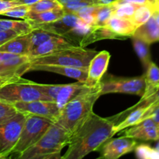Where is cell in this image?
I'll use <instances>...</instances> for the list:
<instances>
[{"mask_svg": "<svg viewBox=\"0 0 159 159\" xmlns=\"http://www.w3.org/2000/svg\"><path fill=\"white\" fill-rule=\"evenodd\" d=\"M33 26L26 20H12L0 19V31H9L20 34L30 33L33 30Z\"/></svg>", "mask_w": 159, "mask_h": 159, "instance_id": "obj_24", "label": "cell"}, {"mask_svg": "<svg viewBox=\"0 0 159 159\" xmlns=\"http://www.w3.org/2000/svg\"><path fill=\"white\" fill-rule=\"evenodd\" d=\"M84 23L82 20L74 13H65L61 18L44 24H39L33 26V29L40 28L57 35L66 37L78 26Z\"/></svg>", "mask_w": 159, "mask_h": 159, "instance_id": "obj_13", "label": "cell"}, {"mask_svg": "<svg viewBox=\"0 0 159 159\" xmlns=\"http://www.w3.org/2000/svg\"><path fill=\"white\" fill-rule=\"evenodd\" d=\"M154 11H155V6L152 3L148 2L139 5L130 18V20L137 27H138L145 23L152 16Z\"/></svg>", "mask_w": 159, "mask_h": 159, "instance_id": "obj_25", "label": "cell"}, {"mask_svg": "<svg viewBox=\"0 0 159 159\" xmlns=\"http://www.w3.org/2000/svg\"><path fill=\"white\" fill-rule=\"evenodd\" d=\"M94 1H96L97 3H99V4H101L100 2H99V0H94Z\"/></svg>", "mask_w": 159, "mask_h": 159, "instance_id": "obj_46", "label": "cell"}, {"mask_svg": "<svg viewBox=\"0 0 159 159\" xmlns=\"http://www.w3.org/2000/svg\"><path fill=\"white\" fill-rule=\"evenodd\" d=\"M19 112L13 104L0 100V124L9 120Z\"/></svg>", "mask_w": 159, "mask_h": 159, "instance_id": "obj_33", "label": "cell"}, {"mask_svg": "<svg viewBox=\"0 0 159 159\" xmlns=\"http://www.w3.org/2000/svg\"><path fill=\"white\" fill-rule=\"evenodd\" d=\"M40 1V0H16V2L18 5H30L34 4V3Z\"/></svg>", "mask_w": 159, "mask_h": 159, "instance_id": "obj_40", "label": "cell"}, {"mask_svg": "<svg viewBox=\"0 0 159 159\" xmlns=\"http://www.w3.org/2000/svg\"><path fill=\"white\" fill-rule=\"evenodd\" d=\"M31 71H43L48 72H53L56 74L62 75L66 77L71 78L78 80L79 82H85L86 80L88 69L85 68H74V67L61 66V65H29L27 72Z\"/></svg>", "mask_w": 159, "mask_h": 159, "instance_id": "obj_16", "label": "cell"}, {"mask_svg": "<svg viewBox=\"0 0 159 159\" xmlns=\"http://www.w3.org/2000/svg\"><path fill=\"white\" fill-rule=\"evenodd\" d=\"M0 159H2V156H1V155H0Z\"/></svg>", "mask_w": 159, "mask_h": 159, "instance_id": "obj_48", "label": "cell"}, {"mask_svg": "<svg viewBox=\"0 0 159 159\" xmlns=\"http://www.w3.org/2000/svg\"><path fill=\"white\" fill-rule=\"evenodd\" d=\"M114 123L110 118H103L91 112L70 135L68 150L62 159H82L112 138Z\"/></svg>", "mask_w": 159, "mask_h": 159, "instance_id": "obj_1", "label": "cell"}, {"mask_svg": "<svg viewBox=\"0 0 159 159\" xmlns=\"http://www.w3.org/2000/svg\"><path fill=\"white\" fill-rule=\"evenodd\" d=\"M99 83L101 96L109 93H125L142 96L145 90V75L133 78L108 75Z\"/></svg>", "mask_w": 159, "mask_h": 159, "instance_id": "obj_7", "label": "cell"}, {"mask_svg": "<svg viewBox=\"0 0 159 159\" xmlns=\"http://www.w3.org/2000/svg\"><path fill=\"white\" fill-rule=\"evenodd\" d=\"M70 134L53 123L36 144L17 157L20 159H58L61 152L68 145Z\"/></svg>", "mask_w": 159, "mask_h": 159, "instance_id": "obj_3", "label": "cell"}, {"mask_svg": "<svg viewBox=\"0 0 159 159\" xmlns=\"http://www.w3.org/2000/svg\"><path fill=\"white\" fill-rule=\"evenodd\" d=\"M131 38L133 40V46L134 51H136L137 54L139 57L141 61L142 62L144 67L147 68L150 62L152 61L150 49H149L150 44L141 40V39L137 38V37H132Z\"/></svg>", "mask_w": 159, "mask_h": 159, "instance_id": "obj_27", "label": "cell"}, {"mask_svg": "<svg viewBox=\"0 0 159 159\" xmlns=\"http://www.w3.org/2000/svg\"><path fill=\"white\" fill-rule=\"evenodd\" d=\"M19 79H17V80H19ZM17 80H12V79H3V78H0V88H1L2 86H3L4 85H6V84L9 83V82H15V81H17Z\"/></svg>", "mask_w": 159, "mask_h": 159, "instance_id": "obj_42", "label": "cell"}, {"mask_svg": "<svg viewBox=\"0 0 159 159\" xmlns=\"http://www.w3.org/2000/svg\"><path fill=\"white\" fill-rule=\"evenodd\" d=\"M58 36L60 35L53 34L49 31L40 29V28L34 29L30 32V51L38 47L43 42L47 41L51 38H54V37H58Z\"/></svg>", "mask_w": 159, "mask_h": 159, "instance_id": "obj_28", "label": "cell"}, {"mask_svg": "<svg viewBox=\"0 0 159 159\" xmlns=\"http://www.w3.org/2000/svg\"><path fill=\"white\" fill-rule=\"evenodd\" d=\"M18 6L16 1H6V0H0V15L3 13L5 11L8 10L13 6Z\"/></svg>", "mask_w": 159, "mask_h": 159, "instance_id": "obj_36", "label": "cell"}, {"mask_svg": "<svg viewBox=\"0 0 159 159\" xmlns=\"http://www.w3.org/2000/svg\"><path fill=\"white\" fill-rule=\"evenodd\" d=\"M6 1H16V0H6Z\"/></svg>", "mask_w": 159, "mask_h": 159, "instance_id": "obj_47", "label": "cell"}, {"mask_svg": "<svg viewBox=\"0 0 159 159\" xmlns=\"http://www.w3.org/2000/svg\"><path fill=\"white\" fill-rule=\"evenodd\" d=\"M158 142L157 143L156 146H155V149H157V150H158L159 152V140H158Z\"/></svg>", "mask_w": 159, "mask_h": 159, "instance_id": "obj_45", "label": "cell"}, {"mask_svg": "<svg viewBox=\"0 0 159 159\" xmlns=\"http://www.w3.org/2000/svg\"><path fill=\"white\" fill-rule=\"evenodd\" d=\"M27 116V113L19 112L9 120L0 124V155L2 159L9 157L16 145Z\"/></svg>", "mask_w": 159, "mask_h": 159, "instance_id": "obj_8", "label": "cell"}, {"mask_svg": "<svg viewBox=\"0 0 159 159\" xmlns=\"http://www.w3.org/2000/svg\"><path fill=\"white\" fill-rule=\"evenodd\" d=\"M132 37L141 39L149 44L159 41V25L153 15L145 23L137 28Z\"/></svg>", "mask_w": 159, "mask_h": 159, "instance_id": "obj_21", "label": "cell"}, {"mask_svg": "<svg viewBox=\"0 0 159 159\" xmlns=\"http://www.w3.org/2000/svg\"><path fill=\"white\" fill-rule=\"evenodd\" d=\"M30 11V7L29 5H18L5 11L1 16L26 20Z\"/></svg>", "mask_w": 159, "mask_h": 159, "instance_id": "obj_32", "label": "cell"}, {"mask_svg": "<svg viewBox=\"0 0 159 159\" xmlns=\"http://www.w3.org/2000/svg\"><path fill=\"white\" fill-rule=\"evenodd\" d=\"M0 100L12 104L36 100L51 101L42 93L38 83L22 79V77L0 88Z\"/></svg>", "mask_w": 159, "mask_h": 159, "instance_id": "obj_5", "label": "cell"}, {"mask_svg": "<svg viewBox=\"0 0 159 159\" xmlns=\"http://www.w3.org/2000/svg\"><path fill=\"white\" fill-rule=\"evenodd\" d=\"M148 2L150 3H152L155 7L159 6V0H148Z\"/></svg>", "mask_w": 159, "mask_h": 159, "instance_id": "obj_43", "label": "cell"}, {"mask_svg": "<svg viewBox=\"0 0 159 159\" xmlns=\"http://www.w3.org/2000/svg\"><path fill=\"white\" fill-rule=\"evenodd\" d=\"M13 105L20 112L43 116L54 122L57 120L61 112L56 102L53 101L36 100L29 102H16Z\"/></svg>", "mask_w": 159, "mask_h": 159, "instance_id": "obj_11", "label": "cell"}, {"mask_svg": "<svg viewBox=\"0 0 159 159\" xmlns=\"http://www.w3.org/2000/svg\"><path fill=\"white\" fill-rule=\"evenodd\" d=\"M101 96L99 85L89 88L70 101L61 110L54 123L63 127L70 134L93 112L95 102Z\"/></svg>", "mask_w": 159, "mask_h": 159, "instance_id": "obj_2", "label": "cell"}, {"mask_svg": "<svg viewBox=\"0 0 159 159\" xmlns=\"http://www.w3.org/2000/svg\"><path fill=\"white\" fill-rule=\"evenodd\" d=\"M62 85H48V84L38 83L39 88L40 89L42 93L48 96L51 101L55 102L58 92Z\"/></svg>", "mask_w": 159, "mask_h": 159, "instance_id": "obj_34", "label": "cell"}, {"mask_svg": "<svg viewBox=\"0 0 159 159\" xmlns=\"http://www.w3.org/2000/svg\"><path fill=\"white\" fill-rule=\"evenodd\" d=\"M18 34L13 32H9V31H0V46L6 43V41L12 37H16Z\"/></svg>", "mask_w": 159, "mask_h": 159, "instance_id": "obj_37", "label": "cell"}, {"mask_svg": "<svg viewBox=\"0 0 159 159\" xmlns=\"http://www.w3.org/2000/svg\"><path fill=\"white\" fill-rule=\"evenodd\" d=\"M30 12H40L61 8L62 7V6L57 0H40L34 4L30 5Z\"/></svg>", "mask_w": 159, "mask_h": 159, "instance_id": "obj_30", "label": "cell"}, {"mask_svg": "<svg viewBox=\"0 0 159 159\" xmlns=\"http://www.w3.org/2000/svg\"><path fill=\"white\" fill-rule=\"evenodd\" d=\"M115 4L111 2L108 4H100L94 15V24L93 26H106L114 12Z\"/></svg>", "mask_w": 159, "mask_h": 159, "instance_id": "obj_26", "label": "cell"}, {"mask_svg": "<svg viewBox=\"0 0 159 159\" xmlns=\"http://www.w3.org/2000/svg\"><path fill=\"white\" fill-rule=\"evenodd\" d=\"M30 51V33L20 34L0 46V52L28 56Z\"/></svg>", "mask_w": 159, "mask_h": 159, "instance_id": "obj_17", "label": "cell"}, {"mask_svg": "<svg viewBox=\"0 0 159 159\" xmlns=\"http://www.w3.org/2000/svg\"><path fill=\"white\" fill-rule=\"evenodd\" d=\"M89 88L91 87H88L84 82H81L62 85L56 98V104L58 108L61 110L68 102H69L83 92L88 90Z\"/></svg>", "mask_w": 159, "mask_h": 159, "instance_id": "obj_19", "label": "cell"}, {"mask_svg": "<svg viewBox=\"0 0 159 159\" xmlns=\"http://www.w3.org/2000/svg\"><path fill=\"white\" fill-rule=\"evenodd\" d=\"M124 130V136L142 141H158L159 140L158 125L152 118H147L139 124L128 127Z\"/></svg>", "mask_w": 159, "mask_h": 159, "instance_id": "obj_14", "label": "cell"}, {"mask_svg": "<svg viewBox=\"0 0 159 159\" xmlns=\"http://www.w3.org/2000/svg\"><path fill=\"white\" fill-rule=\"evenodd\" d=\"M138 158L141 159H159V152L147 144L137 145L134 149Z\"/></svg>", "mask_w": 159, "mask_h": 159, "instance_id": "obj_31", "label": "cell"}, {"mask_svg": "<svg viewBox=\"0 0 159 159\" xmlns=\"http://www.w3.org/2000/svg\"><path fill=\"white\" fill-rule=\"evenodd\" d=\"M106 26L113 33L120 37V40L132 37L138 27L132 23L130 19L122 18L112 16Z\"/></svg>", "mask_w": 159, "mask_h": 159, "instance_id": "obj_18", "label": "cell"}, {"mask_svg": "<svg viewBox=\"0 0 159 159\" xmlns=\"http://www.w3.org/2000/svg\"><path fill=\"white\" fill-rule=\"evenodd\" d=\"M65 14V12L62 7L40 12H33L30 11L25 20L29 22L31 26H34L36 25L44 24V23L54 22L61 18Z\"/></svg>", "mask_w": 159, "mask_h": 159, "instance_id": "obj_22", "label": "cell"}, {"mask_svg": "<svg viewBox=\"0 0 159 159\" xmlns=\"http://www.w3.org/2000/svg\"><path fill=\"white\" fill-rule=\"evenodd\" d=\"M99 51L76 46L61 50L48 55L30 58L28 65H51L88 69L93 57Z\"/></svg>", "mask_w": 159, "mask_h": 159, "instance_id": "obj_4", "label": "cell"}, {"mask_svg": "<svg viewBox=\"0 0 159 159\" xmlns=\"http://www.w3.org/2000/svg\"><path fill=\"white\" fill-rule=\"evenodd\" d=\"M113 3L115 4L113 16L127 19L131 18L133 14L134 13L135 10H136L137 8L139 6L138 4L131 2L116 3L115 2H113Z\"/></svg>", "mask_w": 159, "mask_h": 159, "instance_id": "obj_29", "label": "cell"}, {"mask_svg": "<svg viewBox=\"0 0 159 159\" xmlns=\"http://www.w3.org/2000/svg\"><path fill=\"white\" fill-rule=\"evenodd\" d=\"M153 16L155 18V21L159 25V6L155 7V11L153 12Z\"/></svg>", "mask_w": 159, "mask_h": 159, "instance_id": "obj_41", "label": "cell"}, {"mask_svg": "<svg viewBox=\"0 0 159 159\" xmlns=\"http://www.w3.org/2000/svg\"><path fill=\"white\" fill-rule=\"evenodd\" d=\"M110 57L111 55L107 51H99L93 57L89 65L86 80L84 82L87 86L93 88L99 85L107 71Z\"/></svg>", "mask_w": 159, "mask_h": 159, "instance_id": "obj_12", "label": "cell"}, {"mask_svg": "<svg viewBox=\"0 0 159 159\" xmlns=\"http://www.w3.org/2000/svg\"><path fill=\"white\" fill-rule=\"evenodd\" d=\"M144 75L145 90L141 99L148 97L159 88V68L152 61L147 67V71Z\"/></svg>", "mask_w": 159, "mask_h": 159, "instance_id": "obj_23", "label": "cell"}, {"mask_svg": "<svg viewBox=\"0 0 159 159\" xmlns=\"http://www.w3.org/2000/svg\"><path fill=\"white\" fill-rule=\"evenodd\" d=\"M158 131H159V125H158Z\"/></svg>", "mask_w": 159, "mask_h": 159, "instance_id": "obj_49", "label": "cell"}, {"mask_svg": "<svg viewBox=\"0 0 159 159\" xmlns=\"http://www.w3.org/2000/svg\"><path fill=\"white\" fill-rule=\"evenodd\" d=\"M76 46L78 45L70 39L63 37V36H58V37H54V38H51L43 42L38 47L33 49L29 53L28 57L31 58V57L48 55V54H53V53L61 51V50Z\"/></svg>", "mask_w": 159, "mask_h": 159, "instance_id": "obj_15", "label": "cell"}, {"mask_svg": "<svg viewBox=\"0 0 159 159\" xmlns=\"http://www.w3.org/2000/svg\"><path fill=\"white\" fill-rule=\"evenodd\" d=\"M53 123L54 121L48 118L28 113L20 139L10 155H16V158L20 156L41 138Z\"/></svg>", "mask_w": 159, "mask_h": 159, "instance_id": "obj_6", "label": "cell"}, {"mask_svg": "<svg viewBox=\"0 0 159 159\" xmlns=\"http://www.w3.org/2000/svg\"><path fill=\"white\" fill-rule=\"evenodd\" d=\"M113 1V0H99L101 4H108V3H110Z\"/></svg>", "mask_w": 159, "mask_h": 159, "instance_id": "obj_44", "label": "cell"}, {"mask_svg": "<svg viewBox=\"0 0 159 159\" xmlns=\"http://www.w3.org/2000/svg\"><path fill=\"white\" fill-rule=\"evenodd\" d=\"M116 3H121V2H131L135 3V4L142 5L145 3H148V0H113Z\"/></svg>", "mask_w": 159, "mask_h": 159, "instance_id": "obj_38", "label": "cell"}, {"mask_svg": "<svg viewBox=\"0 0 159 159\" xmlns=\"http://www.w3.org/2000/svg\"><path fill=\"white\" fill-rule=\"evenodd\" d=\"M152 118L154 122L159 125V103L156 105L151 106L148 108L147 111L144 114L142 120L147 118Z\"/></svg>", "mask_w": 159, "mask_h": 159, "instance_id": "obj_35", "label": "cell"}, {"mask_svg": "<svg viewBox=\"0 0 159 159\" xmlns=\"http://www.w3.org/2000/svg\"><path fill=\"white\" fill-rule=\"evenodd\" d=\"M107 39L119 40L120 37L117 35H116L114 33L112 32L107 26H91L86 34L82 37L81 41L79 42V47L85 48V47L94 43V42L102 40H107Z\"/></svg>", "mask_w": 159, "mask_h": 159, "instance_id": "obj_20", "label": "cell"}, {"mask_svg": "<svg viewBox=\"0 0 159 159\" xmlns=\"http://www.w3.org/2000/svg\"><path fill=\"white\" fill-rule=\"evenodd\" d=\"M58 2L60 3L61 6L65 4H68V3L71 2H91V3H96V4H99V3H97L94 0H57Z\"/></svg>", "mask_w": 159, "mask_h": 159, "instance_id": "obj_39", "label": "cell"}, {"mask_svg": "<svg viewBox=\"0 0 159 159\" xmlns=\"http://www.w3.org/2000/svg\"><path fill=\"white\" fill-rule=\"evenodd\" d=\"M137 145L138 142L134 138L125 136H122L116 139L110 138L99 148V158L117 159L134 151Z\"/></svg>", "mask_w": 159, "mask_h": 159, "instance_id": "obj_10", "label": "cell"}, {"mask_svg": "<svg viewBox=\"0 0 159 159\" xmlns=\"http://www.w3.org/2000/svg\"><path fill=\"white\" fill-rule=\"evenodd\" d=\"M28 56L0 52V78L17 80L27 72Z\"/></svg>", "mask_w": 159, "mask_h": 159, "instance_id": "obj_9", "label": "cell"}]
</instances>
